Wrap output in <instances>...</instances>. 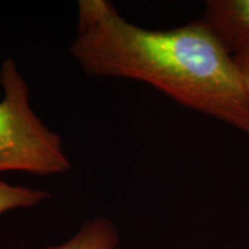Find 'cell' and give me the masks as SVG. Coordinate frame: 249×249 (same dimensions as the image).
Listing matches in <instances>:
<instances>
[{"label": "cell", "mask_w": 249, "mask_h": 249, "mask_svg": "<svg viewBox=\"0 0 249 249\" xmlns=\"http://www.w3.org/2000/svg\"><path fill=\"white\" fill-rule=\"evenodd\" d=\"M77 8L70 53L87 75L147 83L249 135V93L233 54L204 20L150 30L105 0H83Z\"/></svg>", "instance_id": "6da1fadb"}, {"label": "cell", "mask_w": 249, "mask_h": 249, "mask_svg": "<svg viewBox=\"0 0 249 249\" xmlns=\"http://www.w3.org/2000/svg\"><path fill=\"white\" fill-rule=\"evenodd\" d=\"M0 86V172L55 176L71 169L62 139L30 107L29 86L12 58L2 61Z\"/></svg>", "instance_id": "7a4b0ae2"}, {"label": "cell", "mask_w": 249, "mask_h": 249, "mask_svg": "<svg viewBox=\"0 0 249 249\" xmlns=\"http://www.w3.org/2000/svg\"><path fill=\"white\" fill-rule=\"evenodd\" d=\"M203 20L232 54L249 40V0H209Z\"/></svg>", "instance_id": "3957f363"}, {"label": "cell", "mask_w": 249, "mask_h": 249, "mask_svg": "<svg viewBox=\"0 0 249 249\" xmlns=\"http://www.w3.org/2000/svg\"><path fill=\"white\" fill-rule=\"evenodd\" d=\"M119 233L116 225L104 217L87 220L71 238L45 249H116Z\"/></svg>", "instance_id": "277c9868"}, {"label": "cell", "mask_w": 249, "mask_h": 249, "mask_svg": "<svg viewBox=\"0 0 249 249\" xmlns=\"http://www.w3.org/2000/svg\"><path fill=\"white\" fill-rule=\"evenodd\" d=\"M49 192L44 189L17 186L0 180V216L15 209H28L49 200Z\"/></svg>", "instance_id": "5b68a950"}, {"label": "cell", "mask_w": 249, "mask_h": 249, "mask_svg": "<svg viewBox=\"0 0 249 249\" xmlns=\"http://www.w3.org/2000/svg\"><path fill=\"white\" fill-rule=\"evenodd\" d=\"M233 59L249 93V40L233 53Z\"/></svg>", "instance_id": "8992f818"}]
</instances>
